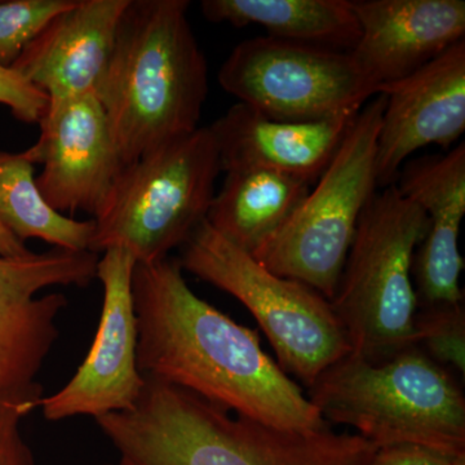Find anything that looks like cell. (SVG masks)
Listing matches in <instances>:
<instances>
[{
    "instance_id": "1",
    "label": "cell",
    "mask_w": 465,
    "mask_h": 465,
    "mask_svg": "<svg viewBox=\"0 0 465 465\" xmlns=\"http://www.w3.org/2000/svg\"><path fill=\"white\" fill-rule=\"evenodd\" d=\"M133 295L137 369L145 381L183 388L269 427H329L298 382L265 353L256 330L193 292L179 260L137 262Z\"/></svg>"
},
{
    "instance_id": "2",
    "label": "cell",
    "mask_w": 465,
    "mask_h": 465,
    "mask_svg": "<svg viewBox=\"0 0 465 465\" xmlns=\"http://www.w3.org/2000/svg\"><path fill=\"white\" fill-rule=\"evenodd\" d=\"M96 421L130 465H375L378 452L358 434L269 427L155 381L133 409Z\"/></svg>"
},
{
    "instance_id": "3",
    "label": "cell",
    "mask_w": 465,
    "mask_h": 465,
    "mask_svg": "<svg viewBox=\"0 0 465 465\" xmlns=\"http://www.w3.org/2000/svg\"><path fill=\"white\" fill-rule=\"evenodd\" d=\"M188 0H130L96 96L125 164L200 128L207 61Z\"/></svg>"
},
{
    "instance_id": "4",
    "label": "cell",
    "mask_w": 465,
    "mask_h": 465,
    "mask_svg": "<svg viewBox=\"0 0 465 465\" xmlns=\"http://www.w3.org/2000/svg\"><path fill=\"white\" fill-rule=\"evenodd\" d=\"M308 391L324 421L354 428L378 449L418 445L465 454L463 391L416 345L379 363L349 353Z\"/></svg>"
},
{
    "instance_id": "5",
    "label": "cell",
    "mask_w": 465,
    "mask_h": 465,
    "mask_svg": "<svg viewBox=\"0 0 465 465\" xmlns=\"http://www.w3.org/2000/svg\"><path fill=\"white\" fill-rule=\"evenodd\" d=\"M428 228L423 208L396 185L376 192L358 220L330 302L351 353L367 362L391 360L415 345L412 262Z\"/></svg>"
},
{
    "instance_id": "6",
    "label": "cell",
    "mask_w": 465,
    "mask_h": 465,
    "mask_svg": "<svg viewBox=\"0 0 465 465\" xmlns=\"http://www.w3.org/2000/svg\"><path fill=\"white\" fill-rule=\"evenodd\" d=\"M219 149L210 127L125 164L94 216L91 252L122 247L137 262L168 258L206 220L215 197Z\"/></svg>"
},
{
    "instance_id": "7",
    "label": "cell",
    "mask_w": 465,
    "mask_h": 465,
    "mask_svg": "<svg viewBox=\"0 0 465 465\" xmlns=\"http://www.w3.org/2000/svg\"><path fill=\"white\" fill-rule=\"evenodd\" d=\"M179 262L183 271L240 300L271 341L278 366L308 390L324 370L351 353L330 300L305 283L274 274L207 220L183 244Z\"/></svg>"
},
{
    "instance_id": "8",
    "label": "cell",
    "mask_w": 465,
    "mask_h": 465,
    "mask_svg": "<svg viewBox=\"0 0 465 465\" xmlns=\"http://www.w3.org/2000/svg\"><path fill=\"white\" fill-rule=\"evenodd\" d=\"M385 96L378 94L349 125L335 157L281 231L252 255L281 277L335 295L358 220L378 192L376 152Z\"/></svg>"
},
{
    "instance_id": "9",
    "label": "cell",
    "mask_w": 465,
    "mask_h": 465,
    "mask_svg": "<svg viewBox=\"0 0 465 465\" xmlns=\"http://www.w3.org/2000/svg\"><path fill=\"white\" fill-rule=\"evenodd\" d=\"M217 79L238 103L280 121L357 115L376 96L349 52L269 35L240 43Z\"/></svg>"
},
{
    "instance_id": "10",
    "label": "cell",
    "mask_w": 465,
    "mask_h": 465,
    "mask_svg": "<svg viewBox=\"0 0 465 465\" xmlns=\"http://www.w3.org/2000/svg\"><path fill=\"white\" fill-rule=\"evenodd\" d=\"M100 256L91 251L54 247L24 258L0 256V402L38 409L45 358L58 338L63 293L38 298L51 286H90Z\"/></svg>"
},
{
    "instance_id": "11",
    "label": "cell",
    "mask_w": 465,
    "mask_h": 465,
    "mask_svg": "<svg viewBox=\"0 0 465 465\" xmlns=\"http://www.w3.org/2000/svg\"><path fill=\"white\" fill-rule=\"evenodd\" d=\"M103 253L96 273L104 289L99 330L72 381L39 403L48 421L81 415L99 419L127 411L136 405L145 387L146 381L137 369V321L133 295L137 262L130 251L122 247Z\"/></svg>"
},
{
    "instance_id": "12",
    "label": "cell",
    "mask_w": 465,
    "mask_h": 465,
    "mask_svg": "<svg viewBox=\"0 0 465 465\" xmlns=\"http://www.w3.org/2000/svg\"><path fill=\"white\" fill-rule=\"evenodd\" d=\"M41 136L27 149L43 170L35 183L57 213L96 216L125 163L99 97L84 94L48 105Z\"/></svg>"
},
{
    "instance_id": "13",
    "label": "cell",
    "mask_w": 465,
    "mask_h": 465,
    "mask_svg": "<svg viewBox=\"0 0 465 465\" xmlns=\"http://www.w3.org/2000/svg\"><path fill=\"white\" fill-rule=\"evenodd\" d=\"M385 96L376 152L378 188L394 185L416 150L451 148L465 131V39L394 84Z\"/></svg>"
},
{
    "instance_id": "14",
    "label": "cell",
    "mask_w": 465,
    "mask_h": 465,
    "mask_svg": "<svg viewBox=\"0 0 465 465\" xmlns=\"http://www.w3.org/2000/svg\"><path fill=\"white\" fill-rule=\"evenodd\" d=\"M361 36L349 54L378 94L464 41V0H351Z\"/></svg>"
},
{
    "instance_id": "15",
    "label": "cell",
    "mask_w": 465,
    "mask_h": 465,
    "mask_svg": "<svg viewBox=\"0 0 465 465\" xmlns=\"http://www.w3.org/2000/svg\"><path fill=\"white\" fill-rule=\"evenodd\" d=\"M394 185L427 213V235L412 262L419 308L461 304L464 260L459 232L465 215V143L446 154L406 162Z\"/></svg>"
},
{
    "instance_id": "16",
    "label": "cell",
    "mask_w": 465,
    "mask_h": 465,
    "mask_svg": "<svg viewBox=\"0 0 465 465\" xmlns=\"http://www.w3.org/2000/svg\"><path fill=\"white\" fill-rule=\"evenodd\" d=\"M128 3L76 0L27 45L11 69L47 94L50 105L96 94Z\"/></svg>"
},
{
    "instance_id": "17",
    "label": "cell",
    "mask_w": 465,
    "mask_h": 465,
    "mask_svg": "<svg viewBox=\"0 0 465 465\" xmlns=\"http://www.w3.org/2000/svg\"><path fill=\"white\" fill-rule=\"evenodd\" d=\"M354 118L280 121L237 103L210 128L222 171L260 168L313 183L335 157Z\"/></svg>"
},
{
    "instance_id": "18",
    "label": "cell",
    "mask_w": 465,
    "mask_h": 465,
    "mask_svg": "<svg viewBox=\"0 0 465 465\" xmlns=\"http://www.w3.org/2000/svg\"><path fill=\"white\" fill-rule=\"evenodd\" d=\"M311 186L277 171H231L211 202L206 220L226 240L255 255L289 222Z\"/></svg>"
},
{
    "instance_id": "19",
    "label": "cell",
    "mask_w": 465,
    "mask_h": 465,
    "mask_svg": "<svg viewBox=\"0 0 465 465\" xmlns=\"http://www.w3.org/2000/svg\"><path fill=\"white\" fill-rule=\"evenodd\" d=\"M211 23L260 25L283 41L351 52L361 36L351 0H203Z\"/></svg>"
},
{
    "instance_id": "20",
    "label": "cell",
    "mask_w": 465,
    "mask_h": 465,
    "mask_svg": "<svg viewBox=\"0 0 465 465\" xmlns=\"http://www.w3.org/2000/svg\"><path fill=\"white\" fill-rule=\"evenodd\" d=\"M27 150L0 155V224L25 243L39 238L54 247L90 251L94 222H78L57 213L43 198Z\"/></svg>"
},
{
    "instance_id": "21",
    "label": "cell",
    "mask_w": 465,
    "mask_h": 465,
    "mask_svg": "<svg viewBox=\"0 0 465 465\" xmlns=\"http://www.w3.org/2000/svg\"><path fill=\"white\" fill-rule=\"evenodd\" d=\"M415 345L434 362L465 376V311L461 304L418 308Z\"/></svg>"
},
{
    "instance_id": "22",
    "label": "cell",
    "mask_w": 465,
    "mask_h": 465,
    "mask_svg": "<svg viewBox=\"0 0 465 465\" xmlns=\"http://www.w3.org/2000/svg\"><path fill=\"white\" fill-rule=\"evenodd\" d=\"M76 0H8L0 2V66L11 69L45 27Z\"/></svg>"
},
{
    "instance_id": "23",
    "label": "cell",
    "mask_w": 465,
    "mask_h": 465,
    "mask_svg": "<svg viewBox=\"0 0 465 465\" xmlns=\"http://www.w3.org/2000/svg\"><path fill=\"white\" fill-rule=\"evenodd\" d=\"M0 104L11 109L18 121L39 124L47 112V94L27 84L14 69L0 66Z\"/></svg>"
},
{
    "instance_id": "24",
    "label": "cell",
    "mask_w": 465,
    "mask_h": 465,
    "mask_svg": "<svg viewBox=\"0 0 465 465\" xmlns=\"http://www.w3.org/2000/svg\"><path fill=\"white\" fill-rule=\"evenodd\" d=\"M32 410L16 403L0 402V465H35L20 424Z\"/></svg>"
},
{
    "instance_id": "25",
    "label": "cell",
    "mask_w": 465,
    "mask_h": 465,
    "mask_svg": "<svg viewBox=\"0 0 465 465\" xmlns=\"http://www.w3.org/2000/svg\"><path fill=\"white\" fill-rule=\"evenodd\" d=\"M457 457L418 445L378 449L375 465H454Z\"/></svg>"
},
{
    "instance_id": "26",
    "label": "cell",
    "mask_w": 465,
    "mask_h": 465,
    "mask_svg": "<svg viewBox=\"0 0 465 465\" xmlns=\"http://www.w3.org/2000/svg\"><path fill=\"white\" fill-rule=\"evenodd\" d=\"M2 153L0 150V155ZM30 253L32 251L27 249L24 242L18 241L5 226L0 224V256L2 258H24Z\"/></svg>"
},
{
    "instance_id": "27",
    "label": "cell",
    "mask_w": 465,
    "mask_h": 465,
    "mask_svg": "<svg viewBox=\"0 0 465 465\" xmlns=\"http://www.w3.org/2000/svg\"><path fill=\"white\" fill-rule=\"evenodd\" d=\"M454 465H465V454L455 458Z\"/></svg>"
},
{
    "instance_id": "28",
    "label": "cell",
    "mask_w": 465,
    "mask_h": 465,
    "mask_svg": "<svg viewBox=\"0 0 465 465\" xmlns=\"http://www.w3.org/2000/svg\"><path fill=\"white\" fill-rule=\"evenodd\" d=\"M118 465H130V464H127V463H125V461L121 460V463H119Z\"/></svg>"
},
{
    "instance_id": "29",
    "label": "cell",
    "mask_w": 465,
    "mask_h": 465,
    "mask_svg": "<svg viewBox=\"0 0 465 465\" xmlns=\"http://www.w3.org/2000/svg\"><path fill=\"white\" fill-rule=\"evenodd\" d=\"M106 465H109V464H106Z\"/></svg>"
}]
</instances>
